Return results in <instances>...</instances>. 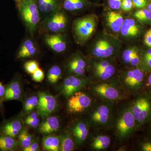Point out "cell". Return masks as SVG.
Wrapping results in <instances>:
<instances>
[{
  "instance_id": "f1b7e54d",
  "label": "cell",
  "mask_w": 151,
  "mask_h": 151,
  "mask_svg": "<svg viewBox=\"0 0 151 151\" xmlns=\"http://www.w3.org/2000/svg\"><path fill=\"white\" fill-rule=\"evenodd\" d=\"M139 68L146 72L151 70V47H143Z\"/></svg>"
},
{
  "instance_id": "83f0119b",
  "label": "cell",
  "mask_w": 151,
  "mask_h": 151,
  "mask_svg": "<svg viewBox=\"0 0 151 151\" xmlns=\"http://www.w3.org/2000/svg\"><path fill=\"white\" fill-rule=\"evenodd\" d=\"M60 151H72L76 147L75 141L69 131L65 132L60 135Z\"/></svg>"
},
{
  "instance_id": "d6986e66",
  "label": "cell",
  "mask_w": 151,
  "mask_h": 151,
  "mask_svg": "<svg viewBox=\"0 0 151 151\" xmlns=\"http://www.w3.org/2000/svg\"><path fill=\"white\" fill-rule=\"evenodd\" d=\"M5 101L20 100L22 97V88L20 82L14 78L5 86Z\"/></svg>"
},
{
  "instance_id": "4316f807",
  "label": "cell",
  "mask_w": 151,
  "mask_h": 151,
  "mask_svg": "<svg viewBox=\"0 0 151 151\" xmlns=\"http://www.w3.org/2000/svg\"><path fill=\"white\" fill-rule=\"evenodd\" d=\"M133 16L134 18L143 25L151 26V11L146 8L135 11Z\"/></svg>"
},
{
  "instance_id": "ee69618b",
  "label": "cell",
  "mask_w": 151,
  "mask_h": 151,
  "mask_svg": "<svg viewBox=\"0 0 151 151\" xmlns=\"http://www.w3.org/2000/svg\"><path fill=\"white\" fill-rule=\"evenodd\" d=\"M149 0H132L134 6L139 9L145 8L147 7Z\"/></svg>"
},
{
  "instance_id": "7402d4cb",
  "label": "cell",
  "mask_w": 151,
  "mask_h": 151,
  "mask_svg": "<svg viewBox=\"0 0 151 151\" xmlns=\"http://www.w3.org/2000/svg\"><path fill=\"white\" fill-rule=\"evenodd\" d=\"M45 42L54 51L61 52L65 50L66 44L62 36L56 33L47 36L45 38Z\"/></svg>"
},
{
  "instance_id": "1f68e13d",
  "label": "cell",
  "mask_w": 151,
  "mask_h": 151,
  "mask_svg": "<svg viewBox=\"0 0 151 151\" xmlns=\"http://www.w3.org/2000/svg\"><path fill=\"white\" fill-rule=\"evenodd\" d=\"M34 140L33 136L30 134L27 129L24 128L18 137V147L24 150L29 146Z\"/></svg>"
},
{
  "instance_id": "7c38bea8",
  "label": "cell",
  "mask_w": 151,
  "mask_h": 151,
  "mask_svg": "<svg viewBox=\"0 0 151 151\" xmlns=\"http://www.w3.org/2000/svg\"><path fill=\"white\" fill-rule=\"evenodd\" d=\"M38 97L37 111L40 116L46 118L56 110L58 104L57 100L53 95L46 92H39Z\"/></svg>"
},
{
  "instance_id": "7dc6e473",
  "label": "cell",
  "mask_w": 151,
  "mask_h": 151,
  "mask_svg": "<svg viewBox=\"0 0 151 151\" xmlns=\"http://www.w3.org/2000/svg\"><path fill=\"white\" fill-rule=\"evenodd\" d=\"M146 8L151 11V0H149Z\"/></svg>"
},
{
  "instance_id": "74e56055",
  "label": "cell",
  "mask_w": 151,
  "mask_h": 151,
  "mask_svg": "<svg viewBox=\"0 0 151 151\" xmlns=\"http://www.w3.org/2000/svg\"><path fill=\"white\" fill-rule=\"evenodd\" d=\"M44 72L40 68L32 74L33 80L36 82H41L44 79Z\"/></svg>"
},
{
  "instance_id": "836d02e7",
  "label": "cell",
  "mask_w": 151,
  "mask_h": 151,
  "mask_svg": "<svg viewBox=\"0 0 151 151\" xmlns=\"http://www.w3.org/2000/svg\"><path fill=\"white\" fill-rule=\"evenodd\" d=\"M62 76V70L58 65L52 66L48 70L47 77L49 82L55 84L58 82Z\"/></svg>"
},
{
  "instance_id": "8fae6325",
  "label": "cell",
  "mask_w": 151,
  "mask_h": 151,
  "mask_svg": "<svg viewBox=\"0 0 151 151\" xmlns=\"http://www.w3.org/2000/svg\"><path fill=\"white\" fill-rule=\"evenodd\" d=\"M146 27L134 18L126 19L120 32L123 37L129 40L139 41L143 38L147 30Z\"/></svg>"
},
{
  "instance_id": "d4e9b609",
  "label": "cell",
  "mask_w": 151,
  "mask_h": 151,
  "mask_svg": "<svg viewBox=\"0 0 151 151\" xmlns=\"http://www.w3.org/2000/svg\"><path fill=\"white\" fill-rule=\"evenodd\" d=\"M18 147V141L16 138L9 135L0 134V150L14 151Z\"/></svg>"
},
{
  "instance_id": "9c48e42d",
  "label": "cell",
  "mask_w": 151,
  "mask_h": 151,
  "mask_svg": "<svg viewBox=\"0 0 151 151\" xmlns=\"http://www.w3.org/2000/svg\"><path fill=\"white\" fill-rule=\"evenodd\" d=\"M97 25V20L94 15H89L76 19L73 24L75 37L80 42L89 40L94 34Z\"/></svg>"
},
{
  "instance_id": "5b68a950",
  "label": "cell",
  "mask_w": 151,
  "mask_h": 151,
  "mask_svg": "<svg viewBox=\"0 0 151 151\" xmlns=\"http://www.w3.org/2000/svg\"><path fill=\"white\" fill-rule=\"evenodd\" d=\"M139 129L140 130L151 120V93L143 92L132 97L129 101Z\"/></svg>"
},
{
  "instance_id": "4dcf8cb0",
  "label": "cell",
  "mask_w": 151,
  "mask_h": 151,
  "mask_svg": "<svg viewBox=\"0 0 151 151\" xmlns=\"http://www.w3.org/2000/svg\"><path fill=\"white\" fill-rule=\"evenodd\" d=\"M87 4V0H63V8L71 12L82 9Z\"/></svg>"
},
{
  "instance_id": "3957f363",
  "label": "cell",
  "mask_w": 151,
  "mask_h": 151,
  "mask_svg": "<svg viewBox=\"0 0 151 151\" xmlns=\"http://www.w3.org/2000/svg\"><path fill=\"white\" fill-rule=\"evenodd\" d=\"M88 86L89 92L98 100L117 103L129 97L122 88L118 77L92 82Z\"/></svg>"
},
{
  "instance_id": "9a60e30c",
  "label": "cell",
  "mask_w": 151,
  "mask_h": 151,
  "mask_svg": "<svg viewBox=\"0 0 151 151\" xmlns=\"http://www.w3.org/2000/svg\"><path fill=\"white\" fill-rule=\"evenodd\" d=\"M67 21V18L63 12L56 11L46 19L45 25L49 31L57 33L65 29Z\"/></svg>"
},
{
  "instance_id": "7bdbcfd3",
  "label": "cell",
  "mask_w": 151,
  "mask_h": 151,
  "mask_svg": "<svg viewBox=\"0 0 151 151\" xmlns=\"http://www.w3.org/2000/svg\"><path fill=\"white\" fill-rule=\"evenodd\" d=\"M122 0H107L109 7L113 10H118L121 9Z\"/></svg>"
},
{
  "instance_id": "bcb514c9",
  "label": "cell",
  "mask_w": 151,
  "mask_h": 151,
  "mask_svg": "<svg viewBox=\"0 0 151 151\" xmlns=\"http://www.w3.org/2000/svg\"><path fill=\"white\" fill-rule=\"evenodd\" d=\"M141 130H143V133L151 137V120Z\"/></svg>"
},
{
  "instance_id": "d590c367",
  "label": "cell",
  "mask_w": 151,
  "mask_h": 151,
  "mask_svg": "<svg viewBox=\"0 0 151 151\" xmlns=\"http://www.w3.org/2000/svg\"><path fill=\"white\" fill-rule=\"evenodd\" d=\"M38 103V97L33 95L28 97L24 105V111L25 113H30L37 108Z\"/></svg>"
},
{
  "instance_id": "5bb4252c",
  "label": "cell",
  "mask_w": 151,
  "mask_h": 151,
  "mask_svg": "<svg viewBox=\"0 0 151 151\" xmlns=\"http://www.w3.org/2000/svg\"><path fill=\"white\" fill-rule=\"evenodd\" d=\"M114 44L110 40L105 39L97 41L92 50L93 58H111L116 54L117 49Z\"/></svg>"
},
{
  "instance_id": "60d3db41",
  "label": "cell",
  "mask_w": 151,
  "mask_h": 151,
  "mask_svg": "<svg viewBox=\"0 0 151 151\" xmlns=\"http://www.w3.org/2000/svg\"><path fill=\"white\" fill-rule=\"evenodd\" d=\"M143 41L145 46L151 47V28L146 30L143 36Z\"/></svg>"
},
{
  "instance_id": "484cf974",
  "label": "cell",
  "mask_w": 151,
  "mask_h": 151,
  "mask_svg": "<svg viewBox=\"0 0 151 151\" xmlns=\"http://www.w3.org/2000/svg\"><path fill=\"white\" fill-rule=\"evenodd\" d=\"M37 48L32 41L27 40L21 47L17 54L18 58L30 57L36 52Z\"/></svg>"
},
{
  "instance_id": "603a6c76",
  "label": "cell",
  "mask_w": 151,
  "mask_h": 151,
  "mask_svg": "<svg viewBox=\"0 0 151 151\" xmlns=\"http://www.w3.org/2000/svg\"><path fill=\"white\" fill-rule=\"evenodd\" d=\"M106 20L109 27L114 32H119L121 30L124 19L122 14L110 11L106 14Z\"/></svg>"
},
{
  "instance_id": "7a4b0ae2",
  "label": "cell",
  "mask_w": 151,
  "mask_h": 151,
  "mask_svg": "<svg viewBox=\"0 0 151 151\" xmlns=\"http://www.w3.org/2000/svg\"><path fill=\"white\" fill-rule=\"evenodd\" d=\"M112 129L116 139L121 143L127 142L135 133L139 131L129 102L117 108Z\"/></svg>"
},
{
  "instance_id": "4fadbf2b",
  "label": "cell",
  "mask_w": 151,
  "mask_h": 151,
  "mask_svg": "<svg viewBox=\"0 0 151 151\" xmlns=\"http://www.w3.org/2000/svg\"><path fill=\"white\" fill-rule=\"evenodd\" d=\"M91 129L86 119H79L73 122L69 132L74 139L76 147L82 145L89 137Z\"/></svg>"
},
{
  "instance_id": "ab89813d",
  "label": "cell",
  "mask_w": 151,
  "mask_h": 151,
  "mask_svg": "<svg viewBox=\"0 0 151 151\" xmlns=\"http://www.w3.org/2000/svg\"><path fill=\"white\" fill-rule=\"evenodd\" d=\"M5 86H4L0 81V111L3 114L4 112V106L3 103L5 101Z\"/></svg>"
},
{
  "instance_id": "2e32d148",
  "label": "cell",
  "mask_w": 151,
  "mask_h": 151,
  "mask_svg": "<svg viewBox=\"0 0 151 151\" xmlns=\"http://www.w3.org/2000/svg\"><path fill=\"white\" fill-rule=\"evenodd\" d=\"M89 62H88L84 57L80 55H73L67 64L68 71L70 75L85 76L89 68Z\"/></svg>"
},
{
  "instance_id": "f6af8a7d",
  "label": "cell",
  "mask_w": 151,
  "mask_h": 151,
  "mask_svg": "<svg viewBox=\"0 0 151 151\" xmlns=\"http://www.w3.org/2000/svg\"><path fill=\"white\" fill-rule=\"evenodd\" d=\"M39 144L37 139H34L32 143L28 147L24 149V151H40Z\"/></svg>"
},
{
  "instance_id": "b9f144b4",
  "label": "cell",
  "mask_w": 151,
  "mask_h": 151,
  "mask_svg": "<svg viewBox=\"0 0 151 151\" xmlns=\"http://www.w3.org/2000/svg\"><path fill=\"white\" fill-rule=\"evenodd\" d=\"M134 7L132 0H122L121 8L125 12H129Z\"/></svg>"
},
{
  "instance_id": "e575fe53",
  "label": "cell",
  "mask_w": 151,
  "mask_h": 151,
  "mask_svg": "<svg viewBox=\"0 0 151 151\" xmlns=\"http://www.w3.org/2000/svg\"><path fill=\"white\" fill-rule=\"evenodd\" d=\"M37 111H33L29 113L24 120V122L29 127L32 128L38 127L40 124V119Z\"/></svg>"
},
{
  "instance_id": "44dd1931",
  "label": "cell",
  "mask_w": 151,
  "mask_h": 151,
  "mask_svg": "<svg viewBox=\"0 0 151 151\" xmlns=\"http://www.w3.org/2000/svg\"><path fill=\"white\" fill-rule=\"evenodd\" d=\"M111 138L106 134H99L92 136L90 143V148L93 151L105 150L110 147Z\"/></svg>"
},
{
  "instance_id": "ba28073f",
  "label": "cell",
  "mask_w": 151,
  "mask_h": 151,
  "mask_svg": "<svg viewBox=\"0 0 151 151\" xmlns=\"http://www.w3.org/2000/svg\"><path fill=\"white\" fill-rule=\"evenodd\" d=\"M18 5L19 12L27 28L32 35L40 20L36 0H23Z\"/></svg>"
},
{
  "instance_id": "e0dca14e",
  "label": "cell",
  "mask_w": 151,
  "mask_h": 151,
  "mask_svg": "<svg viewBox=\"0 0 151 151\" xmlns=\"http://www.w3.org/2000/svg\"><path fill=\"white\" fill-rule=\"evenodd\" d=\"M23 129L22 120L17 117L6 121L0 125V134L9 135L17 138Z\"/></svg>"
},
{
  "instance_id": "ac0fdd59",
  "label": "cell",
  "mask_w": 151,
  "mask_h": 151,
  "mask_svg": "<svg viewBox=\"0 0 151 151\" xmlns=\"http://www.w3.org/2000/svg\"><path fill=\"white\" fill-rule=\"evenodd\" d=\"M143 47L133 46L123 52L122 61L129 68H139L140 64Z\"/></svg>"
},
{
  "instance_id": "cb8c5ba5",
  "label": "cell",
  "mask_w": 151,
  "mask_h": 151,
  "mask_svg": "<svg viewBox=\"0 0 151 151\" xmlns=\"http://www.w3.org/2000/svg\"><path fill=\"white\" fill-rule=\"evenodd\" d=\"M60 135L57 136L50 134L45 136L42 139V146L45 150L60 151Z\"/></svg>"
},
{
  "instance_id": "f546056e",
  "label": "cell",
  "mask_w": 151,
  "mask_h": 151,
  "mask_svg": "<svg viewBox=\"0 0 151 151\" xmlns=\"http://www.w3.org/2000/svg\"><path fill=\"white\" fill-rule=\"evenodd\" d=\"M38 7L41 12L52 13L57 11L58 0H38Z\"/></svg>"
},
{
  "instance_id": "6da1fadb",
  "label": "cell",
  "mask_w": 151,
  "mask_h": 151,
  "mask_svg": "<svg viewBox=\"0 0 151 151\" xmlns=\"http://www.w3.org/2000/svg\"><path fill=\"white\" fill-rule=\"evenodd\" d=\"M117 105L116 102L97 100L88 112L87 122L94 132L112 129Z\"/></svg>"
},
{
  "instance_id": "8992f818",
  "label": "cell",
  "mask_w": 151,
  "mask_h": 151,
  "mask_svg": "<svg viewBox=\"0 0 151 151\" xmlns=\"http://www.w3.org/2000/svg\"><path fill=\"white\" fill-rule=\"evenodd\" d=\"M112 58H92L89 61V76L93 82L106 81L116 78L117 66Z\"/></svg>"
},
{
  "instance_id": "f35d334b",
  "label": "cell",
  "mask_w": 151,
  "mask_h": 151,
  "mask_svg": "<svg viewBox=\"0 0 151 151\" xmlns=\"http://www.w3.org/2000/svg\"><path fill=\"white\" fill-rule=\"evenodd\" d=\"M144 92L151 93V70L146 72Z\"/></svg>"
},
{
  "instance_id": "ffe728a7",
  "label": "cell",
  "mask_w": 151,
  "mask_h": 151,
  "mask_svg": "<svg viewBox=\"0 0 151 151\" xmlns=\"http://www.w3.org/2000/svg\"><path fill=\"white\" fill-rule=\"evenodd\" d=\"M60 128V122L56 116L47 117L38 127V131L44 135H47L58 132Z\"/></svg>"
},
{
  "instance_id": "30bf717a",
  "label": "cell",
  "mask_w": 151,
  "mask_h": 151,
  "mask_svg": "<svg viewBox=\"0 0 151 151\" xmlns=\"http://www.w3.org/2000/svg\"><path fill=\"white\" fill-rule=\"evenodd\" d=\"M92 82L89 76L70 74L63 81L61 86V93L65 98H68L76 92L89 86Z\"/></svg>"
},
{
  "instance_id": "8d00e7d4",
  "label": "cell",
  "mask_w": 151,
  "mask_h": 151,
  "mask_svg": "<svg viewBox=\"0 0 151 151\" xmlns=\"http://www.w3.org/2000/svg\"><path fill=\"white\" fill-rule=\"evenodd\" d=\"M25 70L27 73L32 74L39 67L38 63L35 60H31L25 63Z\"/></svg>"
},
{
  "instance_id": "52a82bcc",
  "label": "cell",
  "mask_w": 151,
  "mask_h": 151,
  "mask_svg": "<svg viewBox=\"0 0 151 151\" xmlns=\"http://www.w3.org/2000/svg\"><path fill=\"white\" fill-rule=\"evenodd\" d=\"M66 108L70 114L87 113L97 100L91 93L80 91L67 98Z\"/></svg>"
},
{
  "instance_id": "d6a6232c",
  "label": "cell",
  "mask_w": 151,
  "mask_h": 151,
  "mask_svg": "<svg viewBox=\"0 0 151 151\" xmlns=\"http://www.w3.org/2000/svg\"><path fill=\"white\" fill-rule=\"evenodd\" d=\"M136 149L138 151H151V137L144 133L143 137L137 142Z\"/></svg>"
},
{
  "instance_id": "c3c4849f",
  "label": "cell",
  "mask_w": 151,
  "mask_h": 151,
  "mask_svg": "<svg viewBox=\"0 0 151 151\" xmlns=\"http://www.w3.org/2000/svg\"><path fill=\"white\" fill-rule=\"evenodd\" d=\"M23 1V0H15L16 2L18 4H19L20 3H21Z\"/></svg>"
},
{
  "instance_id": "277c9868",
  "label": "cell",
  "mask_w": 151,
  "mask_h": 151,
  "mask_svg": "<svg viewBox=\"0 0 151 151\" xmlns=\"http://www.w3.org/2000/svg\"><path fill=\"white\" fill-rule=\"evenodd\" d=\"M146 72L139 68H129L118 76L119 82L129 97L144 92Z\"/></svg>"
}]
</instances>
